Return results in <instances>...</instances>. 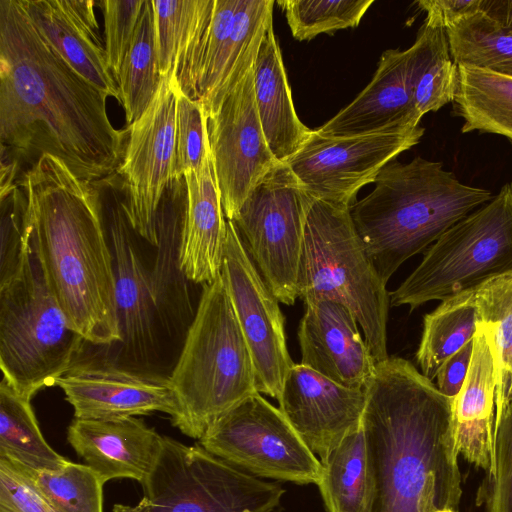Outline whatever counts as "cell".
Returning <instances> with one entry per match:
<instances>
[{"label": "cell", "mask_w": 512, "mask_h": 512, "mask_svg": "<svg viewBox=\"0 0 512 512\" xmlns=\"http://www.w3.org/2000/svg\"><path fill=\"white\" fill-rule=\"evenodd\" d=\"M108 97L43 37L22 0H0L1 166L52 155L82 180L113 177L128 130L112 125Z\"/></svg>", "instance_id": "cell-1"}, {"label": "cell", "mask_w": 512, "mask_h": 512, "mask_svg": "<svg viewBox=\"0 0 512 512\" xmlns=\"http://www.w3.org/2000/svg\"><path fill=\"white\" fill-rule=\"evenodd\" d=\"M478 323L472 289L442 300L425 314L415 356L421 373L433 381L443 363L474 338Z\"/></svg>", "instance_id": "cell-30"}, {"label": "cell", "mask_w": 512, "mask_h": 512, "mask_svg": "<svg viewBox=\"0 0 512 512\" xmlns=\"http://www.w3.org/2000/svg\"><path fill=\"white\" fill-rule=\"evenodd\" d=\"M350 207L312 196L304 227L298 293L303 302L329 300L346 306L378 363L389 358L390 293L355 229Z\"/></svg>", "instance_id": "cell-7"}, {"label": "cell", "mask_w": 512, "mask_h": 512, "mask_svg": "<svg viewBox=\"0 0 512 512\" xmlns=\"http://www.w3.org/2000/svg\"><path fill=\"white\" fill-rule=\"evenodd\" d=\"M416 4L426 13L425 23L446 30L482 10L483 0H420Z\"/></svg>", "instance_id": "cell-43"}, {"label": "cell", "mask_w": 512, "mask_h": 512, "mask_svg": "<svg viewBox=\"0 0 512 512\" xmlns=\"http://www.w3.org/2000/svg\"><path fill=\"white\" fill-rule=\"evenodd\" d=\"M414 44L418 52L415 105L423 117L453 102L458 86V66L454 62L446 31L423 23Z\"/></svg>", "instance_id": "cell-36"}, {"label": "cell", "mask_w": 512, "mask_h": 512, "mask_svg": "<svg viewBox=\"0 0 512 512\" xmlns=\"http://www.w3.org/2000/svg\"><path fill=\"white\" fill-rule=\"evenodd\" d=\"M417 71L414 43L406 50L384 51L370 83L315 131L322 136L341 137L419 126L422 116L414 97Z\"/></svg>", "instance_id": "cell-20"}, {"label": "cell", "mask_w": 512, "mask_h": 512, "mask_svg": "<svg viewBox=\"0 0 512 512\" xmlns=\"http://www.w3.org/2000/svg\"><path fill=\"white\" fill-rule=\"evenodd\" d=\"M169 380L179 407L172 425L197 440L257 393L252 356L221 272L202 285L195 318Z\"/></svg>", "instance_id": "cell-5"}, {"label": "cell", "mask_w": 512, "mask_h": 512, "mask_svg": "<svg viewBox=\"0 0 512 512\" xmlns=\"http://www.w3.org/2000/svg\"><path fill=\"white\" fill-rule=\"evenodd\" d=\"M48 285L68 325L87 344L120 342L113 254L97 183L41 156L19 181Z\"/></svg>", "instance_id": "cell-3"}, {"label": "cell", "mask_w": 512, "mask_h": 512, "mask_svg": "<svg viewBox=\"0 0 512 512\" xmlns=\"http://www.w3.org/2000/svg\"><path fill=\"white\" fill-rule=\"evenodd\" d=\"M31 400L2 379L0 384V458L32 470H56L68 459L45 440Z\"/></svg>", "instance_id": "cell-31"}, {"label": "cell", "mask_w": 512, "mask_h": 512, "mask_svg": "<svg viewBox=\"0 0 512 512\" xmlns=\"http://www.w3.org/2000/svg\"><path fill=\"white\" fill-rule=\"evenodd\" d=\"M56 385L77 419L119 420L162 412L173 420L179 413L169 377L133 372L94 357L78 359Z\"/></svg>", "instance_id": "cell-18"}, {"label": "cell", "mask_w": 512, "mask_h": 512, "mask_svg": "<svg viewBox=\"0 0 512 512\" xmlns=\"http://www.w3.org/2000/svg\"><path fill=\"white\" fill-rule=\"evenodd\" d=\"M365 389L348 388L298 363L288 372L279 409L310 450L323 461L362 425Z\"/></svg>", "instance_id": "cell-19"}, {"label": "cell", "mask_w": 512, "mask_h": 512, "mask_svg": "<svg viewBox=\"0 0 512 512\" xmlns=\"http://www.w3.org/2000/svg\"><path fill=\"white\" fill-rule=\"evenodd\" d=\"M453 112L464 120L461 131L506 137L512 143V77L458 66Z\"/></svg>", "instance_id": "cell-28"}, {"label": "cell", "mask_w": 512, "mask_h": 512, "mask_svg": "<svg viewBox=\"0 0 512 512\" xmlns=\"http://www.w3.org/2000/svg\"><path fill=\"white\" fill-rule=\"evenodd\" d=\"M457 66L512 77V31L482 10L445 30Z\"/></svg>", "instance_id": "cell-35"}, {"label": "cell", "mask_w": 512, "mask_h": 512, "mask_svg": "<svg viewBox=\"0 0 512 512\" xmlns=\"http://www.w3.org/2000/svg\"><path fill=\"white\" fill-rule=\"evenodd\" d=\"M104 16L105 51L115 80L133 42L145 0H101Z\"/></svg>", "instance_id": "cell-41"}, {"label": "cell", "mask_w": 512, "mask_h": 512, "mask_svg": "<svg viewBox=\"0 0 512 512\" xmlns=\"http://www.w3.org/2000/svg\"><path fill=\"white\" fill-rule=\"evenodd\" d=\"M186 201L183 209L180 264L196 285L211 283L221 272L227 236L224 214L214 174L210 148L201 165L183 177Z\"/></svg>", "instance_id": "cell-24"}, {"label": "cell", "mask_w": 512, "mask_h": 512, "mask_svg": "<svg viewBox=\"0 0 512 512\" xmlns=\"http://www.w3.org/2000/svg\"><path fill=\"white\" fill-rule=\"evenodd\" d=\"M0 512H57L24 468L0 458Z\"/></svg>", "instance_id": "cell-42"}, {"label": "cell", "mask_w": 512, "mask_h": 512, "mask_svg": "<svg viewBox=\"0 0 512 512\" xmlns=\"http://www.w3.org/2000/svg\"><path fill=\"white\" fill-rule=\"evenodd\" d=\"M479 321L486 325L495 361V416L512 397V270L472 288Z\"/></svg>", "instance_id": "cell-32"}, {"label": "cell", "mask_w": 512, "mask_h": 512, "mask_svg": "<svg viewBox=\"0 0 512 512\" xmlns=\"http://www.w3.org/2000/svg\"><path fill=\"white\" fill-rule=\"evenodd\" d=\"M374 0H281L295 39L311 40L322 33L358 26Z\"/></svg>", "instance_id": "cell-38"}, {"label": "cell", "mask_w": 512, "mask_h": 512, "mask_svg": "<svg viewBox=\"0 0 512 512\" xmlns=\"http://www.w3.org/2000/svg\"><path fill=\"white\" fill-rule=\"evenodd\" d=\"M206 129L224 214L233 221L250 192L280 162L260 123L253 69L206 116Z\"/></svg>", "instance_id": "cell-17"}, {"label": "cell", "mask_w": 512, "mask_h": 512, "mask_svg": "<svg viewBox=\"0 0 512 512\" xmlns=\"http://www.w3.org/2000/svg\"><path fill=\"white\" fill-rule=\"evenodd\" d=\"M311 200L288 165L278 162L250 192L233 220L266 284L286 305H293L299 297L304 227Z\"/></svg>", "instance_id": "cell-11"}, {"label": "cell", "mask_w": 512, "mask_h": 512, "mask_svg": "<svg viewBox=\"0 0 512 512\" xmlns=\"http://www.w3.org/2000/svg\"><path fill=\"white\" fill-rule=\"evenodd\" d=\"M182 212L162 208L158 217V244L152 248L150 277L161 328L168 350L177 360L198 303L180 264Z\"/></svg>", "instance_id": "cell-26"}, {"label": "cell", "mask_w": 512, "mask_h": 512, "mask_svg": "<svg viewBox=\"0 0 512 512\" xmlns=\"http://www.w3.org/2000/svg\"><path fill=\"white\" fill-rule=\"evenodd\" d=\"M318 487L327 512H365L367 450L362 425L321 461Z\"/></svg>", "instance_id": "cell-33"}, {"label": "cell", "mask_w": 512, "mask_h": 512, "mask_svg": "<svg viewBox=\"0 0 512 512\" xmlns=\"http://www.w3.org/2000/svg\"><path fill=\"white\" fill-rule=\"evenodd\" d=\"M365 391V512L458 511L453 399L399 357L376 363Z\"/></svg>", "instance_id": "cell-2"}, {"label": "cell", "mask_w": 512, "mask_h": 512, "mask_svg": "<svg viewBox=\"0 0 512 512\" xmlns=\"http://www.w3.org/2000/svg\"><path fill=\"white\" fill-rule=\"evenodd\" d=\"M473 350L474 338L448 358L437 372L435 385L448 398L454 399L460 392L468 375Z\"/></svg>", "instance_id": "cell-44"}, {"label": "cell", "mask_w": 512, "mask_h": 512, "mask_svg": "<svg viewBox=\"0 0 512 512\" xmlns=\"http://www.w3.org/2000/svg\"><path fill=\"white\" fill-rule=\"evenodd\" d=\"M424 132L416 126L329 137L313 130L285 163L313 197L351 206L360 188L373 183L388 163L418 144Z\"/></svg>", "instance_id": "cell-15"}, {"label": "cell", "mask_w": 512, "mask_h": 512, "mask_svg": "<svg viewBox=\"0 0 512 512\" xmlns=\"http://www.w3.org/2000/svg\"><path fill=\"white\" fill-rule=\"evenodd\" d=\"M23 468L57 512H103L105 483L88 465L68 460L56 470Z\"/></svg>", "instance_id": "cell-37"}, {"label": "cell", "mask_w": 512, "mask_h": 512, "mask_svg": "<svg viewBox=\"0 0 512 512\" xmlns=\"http://www.w3.org/2000/svg\"><path fill=\"white\" fill-rule=\"evenodd\" d=\"M143 512H272L284 489L207 451L163 436L156 464L141 484Z\"/></svg>", "instance_id": "cell-9"}, {"label": "cell", "mask_w": 512, "mask_h": 512, "mask_svg": "<svg viewBox=\"0 0 512 512\" xmlns=\"http://www.w3.org/2000/svg\"><path fill=\"white\" fill-rule=\"evenodd\" d=\"M209 152L206 117L201 103L179 88L177 94L173 181L201 167Z\"/></svg>", "instance_id": "cell-40"}, {"label": "cell", "mask_w": 512, "mask_h": 512, "mask_svg": "<svg viewBox=\"0 0 512 512\" xmlns=\"http://www.w3.org/2000/svg\"><path fill=\"white\" fill-rule=\"evenodd\" d=\"M298 329L300 364L348 388L365 389L376 361L359 330V323L343 304L304 302Z\"/></svg>", "instance_id": "cell-21"}, {"label": "cell", "mask_w": 512, "mask_h": 512, "mask_svg": "<svg viewBox=\"0 0 512 512\" xmlns=\"http://www.w3.org/2000/svg\"><path fill=\"white\" fill-rule=\"evenodd\" d=\"M253 72L263 133L275 158L285 162L303 146L313 130L296 114L273 24L263 38Z\"/></svg>", "instance_id": "cell-27"}, {"label": "cell", "mask_w": 512, "mask_h": 512, "mask_svg": "<svg viewBox=\"0 0 512 512\" xmlns=\"http://www.w3.org/2000/svg\"><path fill=\"white\" fill-rule=\"evenodd\" d=\"M373 183L350 213L385 284L406 260L493 198L489 190L459 181L441 162L422 157L391 161Z\"/></svg>", "instance_id": "cell-4"}, {"label": "cell", "mask_w": 512, "mask_h": 512, "mask_svg": "<svg viewBox=\"0 0 512 512\" xmlns=\"http://www.w3.org/2000/svg\"><path fill=\"white\" fill-rule=\"evenodd\" d=\"M434 512H458V511L450 509V508H444V509H438V510H436Z\"/></svg>", "instance_id": "cell-47"}, {"label": "cell", "mask_w": 512, "mask_h": 512, "mask_svg": "<svg viewBox=\"0 0 512 512\" xmlns=\"http://www.w3.org/2000/svg\"><path fill=\"white\" fill-rule=\"evenodd\" d=\"M174 75L161 77L144 113L128 126L125 155L117 173L123 207L133 230L151 246L158 244V217L167 186L173 181L177 94Z\"/></svg>", "instance_id": "cell-14"}, {"label": "cell", "mask_w": 512, "mask_h": 512, "mask_svg": "<svg viewBox=\"0 0 512 512\" xmlns=\"http://www.w3.org/2000/svg\"><path fill=\"white\" fill-rule=\"evenodd\" d=\"M85 344L68 325L48 285L29 229L19 264L0 278L2 379L19 395L32 399L44 387L56 385Z\"/></svg>", "instance_id": "cell-6"}, {"label": "cell", "mask_w": 512, "mask_h": 512, "mask_svg": "<svg viewBox=\"0 0 512 512\" xmlns=\"http://www.w3.org/2000/svg\"><path fill=\"white\" fill-rule=\"evenodd\" d=\"M272 0H214L208 26L178 75L182 92L209 115L254 67L273 24Z\"/></svg>", "instance_id": "cell-13"}, {"label": "cell", "mask_w": 512, "mask_h": 512, "mask_svg": "<svg viewBox=\"0 0 512 512\" xmlns=\"http://www.w3.org/2000/svg\"><path fill=\"white\" fill-rule=\"evenodd\" d=\"M161 76L157 69L155 19L152 0L145 4L129 51L116 79L126 122L137 120L153 100Z\"/></svg>", "instance_id": "cell-34"}, {"label": "cell", "mask_w": 512, "mask_h": 512, "mask_svg": "<svg viewBox=\"0 0 512 512\" xmlns=\"http://www.w3.org/2000/svg\"><path fill=\"white\" fill-rule=\"evenodd\" d=\"M67 440L104 483L130 478L142 484L156 464L163 436L136 417L74 418L67 428Z\"/></svg>", "instance_id": "cell-22"}, {"label": "cell", "mask_w": 512, "mask_h": 512, "mask_svg": "<svg viewBox=\"0 0 512 512\" xmlns=\"http://www.w3.org/2000/svg\"><path fill=\"white\" fill-rule=\"evenodd\" d=\"M492 471L477 494L487 512H512V397L495 416Z\"/></svg>", "instance_id": "cell-39"}, {"label": "cell", "mask_w": 512, "mask_h": 512, "mask_svg": "<svg viewBox=\"0 0 512 512\" xmlns=\"http://www.w3.org/2000/svg\"><path fill=\"white\" fill-rule=\"evenodd\" d=\"M491 338L479 321L466 380L452 400L455 443L468 462L492 471L496 375Z\"/></svg>", "instance_id": "cell-25"}, {"label": "cell", "mask_w": 512, "mask_h": 512, "mask_svg": "<svg viewBox=\"0 0 512 512\" xmlns=\"http://www.w3.org/2000/svg\"><path fill=\"white\" fill-rule=\"evenodd\" d=\"M36 28L81 76L119 102L91 0H22Z\"/></svg>", "instance_id": "cell-23"}, {"label": "cell", "mask_w": 512, "mask_h": 512, "mask_svg": "<svg viewBox=\"0 0 512 512\" xmlns=\"http://www.w3.org/2000/svg\"><path fill=\"white\" fill-rule=\"evenodd\" d=\"M512 270V184L444 232L415 270L390 293L410 310L444 300Z\"/></svg>", "instance_id": "cell-8"}, {"label": "cell", "mask_w": 512, "mask_h": 512, "mask_svg": "<svg viewBox=\"0 0 512 512\" xmlns=\"http://www.w3.org/2000/svg\"><path fill=\"white\" fill-rule=\"evenodd\" d=\"M482 11L512 31V0H483Z\"/></svg>", "instance_id": "cell-45"}, {"label": "cell", "mask_w": 512, "mask_h": 512, "mask_svg": "<svg viewBox=\"0 0 512 512\" xmlns=\"http://www.w3.org/2000/svg\"><path fill=\"white\" fill-rule=\"evenodd\" d=\"M113 512H143V511L141 509H139L137 505L130 506V505L117 503L113 506Z\"/></svg>", "instance_id": "cell-46"}, {"label": "cell", "mask_w": 512, "mask_h": 512, "mask_svg": "<svg viewBox=\"0 0 512 512\" xmlns=\"http://www.w3.org/2000/svg\"><path fill=\"white\" fill-rule=\"evenodd\" d=\"M105 184L109 200L99 192L113 254L121 340L100 347L94 358L133 372L169 377L171 369L151 285V255L124 211L122 181L115 185L111 177Z\"/></svg>", "instance_id": "cell-10"}, {"label": "cell", "mask_w": 512, "mask_h": 512, "mask_svg": "<svg viewBox=\"0 0 512 512\" xmlns=\"http://www.w3.org/2000/svg\"><path fill=\"white\" fill-rule=\"evenodd\" d=\"M221 275L252 356L257 392L278 401L285 378L295 364L287 349L285 319L280 302L230 220H227Z\"/></svg>", "instance_id": "cell-16"}, {"label": "cell", "mask_w": 512, "mask_h": 512, "mask_svg": "<svg viewBox=\"0 0 512 512\" xmlns=\"http://www.w3.org/2000/svg\"><path fill=\"white\" fill-rule=\"evenodd\" d=\"M152 4L158 73L178 77L209 24L214 0H152Z\"/></svg>", "instance_id": "cell-29"}, {"label": "cell", "mask_w": 512, "mask_h": 512, "mask_svg": "<svg viewBox=\"0 0 512 512\" xmlns=\"http://www.w3.org/2000/svg\"><path fill=\"white\" fill-rule=\"evenodd\" d=\"M199 444L255 477L296 484H318L321 478V461L282 411L258 392L214 422Z\"/></svg>", "instance_id": "cell-12"}]
</instances>
